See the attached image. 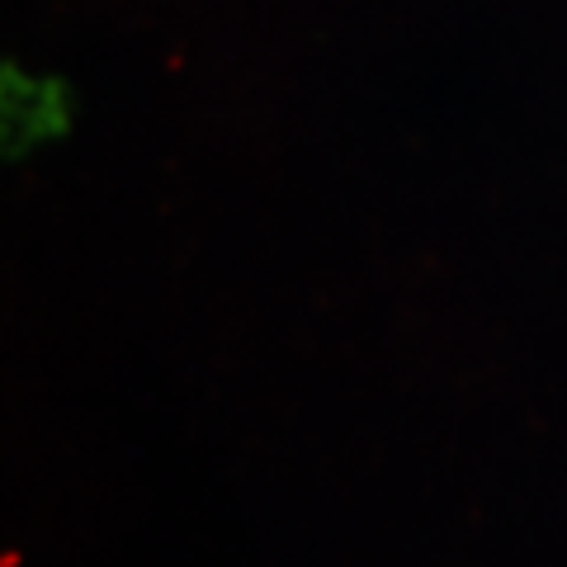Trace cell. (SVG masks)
Listing matches in <instances>:
<instances>
[{
    "instance_id": "6da1fadb",
    "label": "cell",
    "mask_w": 567,
    "mask_h": 567,
    "mask_svg": "<svg viewBox=\"0 0 567 567\" xmlns=\"http://www.w3.org/2000/svg\"><path fill=\"white\" fill-rule=\"evenodd\" d=\"M6 152H33L39 142L66 128V104L58 81H29L24 71H6Z\"/></svg>"
}]
</instances>
